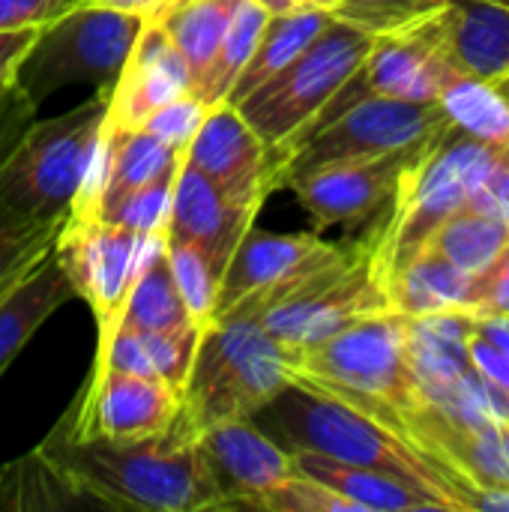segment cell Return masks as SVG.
<instances>
[{
	"label": "cell",
	"mask_w": 509,
	"mask_h": 512,
	"mask_svg": "<svg viewBox=\"0 0 509 512\" xmlns=\"http://www.w3.org/2000/svg\"><path fill=\"white\" fill-rule=\"evenodd\" d=\"M36 456L78 501L144 512L228 510L183 417L141 441H78L57 426Z\"/></svg>",
	"instance_id": "1"
},
{
	"label": "cell",
	"mask_w": 509,
	"mask_h": 512,
	"mask_svg": "<svg viewBox=\"0 0 509 512\" xmlns=\"http://www.w3.org/2000/svg\"><path fill=\"white\" fill-rule=\"evenodd\" d=\"M408 315L381 312L306 348L288 351V381L333 396L414 441L423 396L411 369Z\"/></svg>",
	"instance_id": "2"
},
{
	"label": "cell",
	"mask_w": 509,
	"mask_h": 512,
	"mask_svg": "<svg viewBox=\"0 0 509 512\" xmlns=\"http://www.w3.org/2000/svg\"><path fill=\"white\" fill-rule=\"evenodd\" d=\"M258 417H267L276 435L288 441V450L300 447L336 462L390 474L444 501L450 510L468 512L459 480L441 462L399 432L333 396L288 384Z\"/></svg>",
	"instance_id": "3"
},
{
	"label": "cell",
	"mask_w": 509,
	"mask_h": 512,
	"mask_svg": "<svg viewBox=\"0 0 509 512\" xmlns=\"http://www.w3.org/2000/svg\"><path fill=\"white\" fill-rule=\"evenodd\" d=\"M492 165L495 150L456 126L441 129L414 153L384 207V222L369 234L372 261L384 288L426 246L438 225L474 198Z\"/></svg>",
	"instance_id": "4"
},
{
	"label": "cell",
	"mask_w": 509,
	"mask_h": 512,
	"mask_svg": "<svg viewBox=\"0 0 509 512\" xmlns=\"http://www.w3.org/2000/svg\"><path fill=\"white\" fill-rule=\"evenodd\" d=\"M288 384L285 345L258 315L234 309L201 330L180 417L195 435L225 420H255Z\"/></svg>",
	"instance_id": "5"
},
{
	"label": "cell",
	"mask_w": 509,
	"mask_h": 512,
	"mask_svg": "<svg viewBox=\"0 0 509 512\" xmlns=\"http://www.w3.org/2000/svg\"><path fill=\"white\" fill-rule=\"evenodd\" d=\"M111 90H96L60 117L33 120L18 135L0 159V198L9 207L33 219L69 216L105 135Z\"/></svg>",
	"instance_id": "6"
},
{
	"label": "cell",
	"mask_w": 509,
	"mask_h": 512,
	"mask_svg": "<svg viewBox=\"0 0 509 512\" xmlns=\"http://www.w3.org/2000/svg\"><path fill=\"white\" fill-rule=\"evenodd\" d=\"M234 309L258 315L285 348L318 345L363 318L393 312L390 294L372 261L369 237L363 243H345L330 261L267 297H246Z\"/></svg>",
	"instance_id": "7"
},
{
	"label": "cell",
	"mask_w": 509,
	"mask_h": 512,
	"mask_svg": "<svg viewBox=\"0 0 509 512\" xmlns=\"http://www.w3.org/2000/svg\"><path fill=\"white\" fill-rule=\"evenodd\" d=\"M375 36L330 18V24L270 81L237 102L240 114L264 138L270 153L294 144L345 87L372 51Z\"/></svg>",
	"instance_id": "8"
},
{
	"label": "cell",
	"mask_w": 509,
	"mask_h": 512,
	"mask_svg": "<svg viewBox=\"0 0 509 512\" xmlns=\"http://www.w3.org/2000/svg\"><path fill=\"white\" fill-rule=\"evenodd\" d=\"M144 18L147 15L102 9L93 3L69 9L39 27L12 78L33 105L72 84H90L96 90L114 87Z\"/></svg>",
	"instance_id": "9"
},
{
	"label": "cell",
	"mask_w": 509,
	"mask_h": 512,
	"mask_svg": "<svg viewBox=\"0 0 509 512\" xmlns=\"http://www.w3.org/2000/svg\"><path fill=\"white\" fill-rule=\"evenodd\" d=\"M453 126L438 102H414L393 96H363L333 114L324 126L312 129L288 150L273 156L276 189L288 177L357 156H381L396 150H411Z\"/></svg>",
	"instance_id": "10"
},
{
	"label": "cell",
	"mask_w": 509,
	"mask_h": 512,
	"mask_svg": "<svg viewBox=\"0 0 509 512\" xmlns=\"http://www.w3.org/2000/svg\"><path fill=\"white\" fill-rule=\"evenodd\" d=\"M150 237L87 213H69L60 225L51 252L72 297L84 300L96 318V345L117 333Z\"/></svg>",
	"instance_id": "11"
},
{
	"label": "cell",
	"mask_w": 509,
	"mask_h": 512,
	"mask_svg": "<svg viewBox=\"0 0 509 512\" xmlns=\"http://www.w3.org/2000/svg\"><path fill=\"white\" fill-rule=\"evenodd\" d=\"M183 411V393L156 378L93 363L81 399L60 429L78 441H141L165 432Z\"/></svg>",
	"instance_id": "12"
},
{
	"label": "cell",
	"mask_w": 509,
	"mask_h": 512,
	"mask_svg": "<svg viewBox=\"0 0 509 512\" xmlns=\"http://www.w3.org/2000/svg\"><path fill=\"white\" fill-rule=\"evenodd\" d=\"M420 147L327 162L288 177L285 186L294 189L318 228H330L339 222H366L390 204L405 165Z\"/></svg>",
	"instance_id": "13"
},
{
	"label": "cell",
	"mask_w": 509,
	"mask_h": 512,
	"mask_svg": "<svg viewBox=\"0 0 509 512\" xmlns=\"http://www.w3.org/2000/svg\"><path fill=\"white\" fill-rule=\"evenodd\" d=\"M183 156L240 204L261 210L264 198L276 189L270 147L231 102L207 108Z\"/></svg>",
	"instance_id": "14"
},
{
	"label": "cell",
	"mask_w": 509,
	"mask_h": 512,
	"mask_svg": "<svg viewBox=\"0 0 509 512\" xmlns=\"http://www.w3.org/2000/svg\"><path fill=\"white\" fill-rule=\"evenodd\" d=\"M204 462L228 510H258L261 501L294 471L282 450L252 420H225L198 432Z\"/></svg>",
	"instance_id": "15"
},
{
	"label": "cell",
	"mask_w": 509,
	"mask_h": 512,
	"mask_svg": "<svg viewBox=\"0 0 509 512\" xmlns=\"http://www.w3.org/2000/svg\"><path fill=\"white\" fill-rule=\"evenodd\" d=\"M345 243H327L312 231L303 234H270L249 228L237 243L216 294L213 318L231 312L246 297H267L312 267L330 261Z\"/></svg>",
	"instance_id": "16"
},
{
	"label": "cell",
	"mask_w": 509,
	"mask_h": 512,
	"mask_svg": "<svg viewBox=\"0 0 509 512\" xmlns=\"http://www.w3.org/2000/svg\"><path fill=\"white\" fill-rule=\"evenodd\" d=\"M180 93H192L189 66L165 27L147 15L135 48L111 90L108 126L120 132L141 129L150 114H156Z\"/></svg>",
	"instance_id": "17"
},
{
	"label": "cell",
	"mask_w": 509,
	"mask_h": 512,
	"mask_svg": "<svg viewBox=\"0 0 509 512\" xmlns=\"http://www.w3.org/2000/svg\"><path fill=\"white\" fill-rule=\"evenodd\" d=\"M258 207L240 204L225 195L207 174H201L186 156L180 159L171 207L165 219V237L195 243L207 252L219 273H225L237 243L252 228Z\"/></svg>",
	"instance_id": "18"
},
{
	"label": "cell",
	"mask_w": 509,
	"mask_h": 512,
	"mask_svg": "<svg viewBox=\"0 0 509 512\" xmlns=\"http://www.w3.org/2000/svg\"><path fill=\"white\" fill-rule=\"evenodd\" d=\"M435 33L450 69L486 81L509 72V6L501 0H447Z\"/></svg>",
	"instance_id": "19"
},
{
	"label": "cell",
	"mask_w": 509,
	"mask_h": 512,
	"mask_svg": "<svg viewBox=\"0 0 509 512\" xmlns=\"http://www.w3.org/2000/svg\"><path fill=\"white\" fill-rule=\"evenodd\" d=\"M69 300V279L63 276L51 249L15 279L0 285V375L33 339V333Z\"/></svg>",
	"instance_id": "20"
},
{
	"label": "cell",
	"mask_w": 509,
	"mask_h": 512,
	"mask_svg": "<svg viewBox=\"0 0 509 512\" xmlns=\"http://www.w3.org/2000/svg\"><path fill=\"white\" fill-rule=\"evenodd\" d=\"M291 453V465L330 486L333 492L345 495L348 501H354L363 512H423V510H438L447 512L450 507L432 495H426L423 489L396 480L390 474L372 471V468H360V465H348V462H336L330 456L312 453V450H288Z\"/></svg>",
	"instance_id": "21"
},
{
	"label": "cell",
	"mask_w": 509,
	"mask_h": 512,
	"mask_svg": "<svg viewBox=\"0 0 509 512\" xmlns=\"http://www.w3.org/2000/svg\"><path fill=\"white\" fill-rule=\"evenodd\" d=\"M474 291H477V276L456 270L450 261L438 258L429 249H420L387 282L393 312L408 318H423L438 312H471Z\"/></svg>",
	"instance_id": "22"
},
{
	"label": "cell",
	"mask_w": 509,
	"mask_h": 512,
	"mask_svg": "<svg viewBox=\"0 0 509 512\" xmlns=\"http://www.w3.org/2000/svg\"><path fill=\"white\" fill-rule=\"evenodd\" d=\"M105 132H108V138H105V168H102V189H99L93 216H105L129 192L150 183L153 177H159L162 171L174 168L183 159V153L171 150L168 144H162L147 129L120 132V129L105 126Z\"/></svg>",
	"instance_id": "23"
},
{
	"label": "cell",
	"mask_w": 509,
	"mask_h": 512,
	"mask_svg": "<svg viewBox=\"0 0 509 512\" xmlns=\"http://www.w3.org/2000/svg\"><path fill=\"white\" fill-rule=\"evenodd\" d=\"M327 9H294V12H270L264 21V30L255 42V51L243 72L237 75L231 93L225 102L237 105L246 99L252 90H258L264 81H270L276 72H282L327 24H330Z\"/></svg>",
	"instance_id": "24"
},
{
	"label": "cell",
	"mask_w": 509,
	"mask_h": 512,
	"mask_svg": "<svg viewBox=\"0 0 509 512\" xmlns=\"http://www.w3.org/2000/svg\"><path fill=\"white\" fill-rule=\"evenodd\" d=\"M243 0H180L150 18H156L177 51L183 54L189 75H192V93L201 90L216 51L237 15Z\"/></svg>",
	"instance_id": "25"
},
{
	"label": "cell",
	"mask_w": 509,
	"mask_h": 512,
	"mask_svg": "<svg viewBox=\"0 0 509 512\" xmlns=\"http://www.w3.org/2000/svg\"><path fill=\"white\" fill-rule=\"evenodd\" d=\"M123 327L141 330V333H156V330H183V327H198L177 291L174 273L165 258V231H156L150 237L144 264L138 270V279L132 285V294L126 300L123 312ZM204 330V327H201Z\"/></svg>",
	"instance_id": "26"
},
{
	"label": "cell",
	"mask_w": 509,
	"mask_h": 512,
	"mask_svg": "<svg viewBox=\"0 0 509 512\" xmlns=\"http://www.w3.org/2000/svg\"><path fill=\"white\" fill-rule=\"evenodd\" d=\"M509 246V219L465 204L426 240L423 249L450 261L468 276H480Z\"/></svg>",
	"instance_id": "27"
},
{
	"label": "cell",
	"mask_w": 509,
	"mask_h": 512,
	"mask_svg": "<svg viewBox=\"0 0 509 512\" xmlns=\"http://www.w3.org/2000/svg\"><path fill=\"white\" fill-rule=\"evenodd\" d=\"M438 105L447 111L450 123L465 135L489 144L492 150L509 147V102L495 81L450 72L441 87Z\"/></svg>",
	"instance_id": "28"
},
{
	"label": "cell",
	"mask_w": 509,
	"mask_h": 512,
	"mask_svg": "<svg viewBox=\"0 0 509 512\" xmlns=\"http://www.w3.org/2000/svg\"><path fill=\"white\" fill-rule=\"evenodd\" d=\"M267 9L258 3V0H243V6L237 9L219 51H216V60L201 84V90L195 93L207 108L216 105V102H225L237 75L243 72V66L249 63L252 51H255V42L264 30V21H267Z\"/></svg>",
	"instance_id": "29"
},
{
	"label": "cell",
	"mask_w": 509,
	"mask_h": 512,
	"mask_svg": "<svg viewBox=\"0 0 509 512\" xmlns=\"http://www.w3.org/2000/svg\"><path fill=\"white\" fill-rule=\"evenodd\" d=\"M165 258H168L177 291H180L192 321L198 327H207L213 321L222 273L216 270V264L207 258L204 249H198L195 243H186V240L165 237Z\"/></svg>",
	"instance_id": "30"
},
{
	"label": "cell",
	"mask_w": 509,
	"mask_h": 512,
	"mask_svg": "<svg viewBox=\"0 0 509 512\" xmlns=\"http://www.w3.org/2000/svg\"><path fill=\"white\" fill-rule=\"evenodd\" d=\"M63 219H33L0 198V285L15 279L24 267L42 258L60 231Z\"/></svg>",
	"instance_id": "31"
},
{
	"label": "cell",
	"mask_w": 509,
	"mask_h": 512,
	"mask_svg": "<svg viewBox=\"0 0 509 512\" xmlns=\"http://www.w3.org/2000/svg\"><path fill=\"white\" fill-rule=\"evenodd\" d=\"M447 0H336L333 18L348 21L372 36L396 33L435 15Z\"/></svg>",
	"instance_id": "32"
},
{
	"label": "cell",
	"mask_w": 509,
	"mask_h": 512,
	"mask_svg": "<svg viewBox=\"0 0 509 512\" xmlns=\"http://www.w3.org/2000/svg\"><path fill=\"white\" fill-rule=\"evenodd\" d=\"M177 168L162 171L159 177H153L150 183L138 186L135 192H129L114 210H108L99 219L117 222L135 234H156L165 231V219H168V207H171V192H174V180H177Z\"/></svg>",
	"instance_id": "33"
},
{
	"label": "cell",
	"mask_w": 509,
	"mask_h": 512,
	"mask_svg": "<svg viewBox=\"0 0 509 512\" xmlns=\"http://www.w3.org/2000/svg\"><path fill=\"white\" fill-rule=\"evenodd\" d=\"M465 354L477 375L495 384L509 396V321L507 318H477L471 315Z\"/></svg>",
	"instance_id": "34"
},
{
	"label": "cell",
	"mask_w": 509,
	"mask_h": 512,
	"mask_svg": "<svg viewBox=\"0 0 509 512\" xmlns=\"http://www.w3.org/2000/svg\"><path fill=\"white\" fill-rule=\"evenodd\" d=\"M141 342L150 354V363L156 369V378L165 381L168 387H174L177 393H183L195 351H198V339H201V327H183V330H156V333H141Z\"/></svg>",
	"instance_id": "35"
},
{
	"label": "cell",
	"mask_w": 509,
	"mask_h": 512,
	"mask_svg": "<svg viewBox=\"0 0 509 512\" xmlns=\"http://www.w3.org/2000/svg\"><path fill=\"white\" fill-rule=\"evenodd\" d=\"M264 512H363L345 495L300 474L297 468L261 501Z\"/></svg>",
	"instance_id": "36"
},
{
	"label": "cell",
	"mask_w": 509,
	"mask_h": 512,
	"mask_svg": "<svg viewBox=\"0 0 509 512\" xmlns=\"http://www.w3.org/2000/svg\"><path fill=\"white\" fill-rule=\"evenodd\" d=\"M204 114H207V105L195 93H180L177 99H171L168 105H162L156 114H150L141 129H147L150 135H156L171 150L186 153V147L195 138Z\"/></svg>",
	"instance_id": "37"
},
{
	"label": "cell",
	"mask_w": 509,
	"mask_h": 512,
	"mask_svg": "<svg viewBox=\"0 0 509 512\" xmlns=\"http://www.w3.org/2000/svg\"><path fill=\"white\" fill-rule=\"evenodd\" d=\"M477 318H509V246L477 276L474 306Z\"/></svg>",
	"instance_id": "38"
},
{
	"label": "cell",
	"mask_w": 509,
	"mask_h": 512,
	"mask_svg": "<svg viewBox=\"0 0 509 512\" xmlns=\"http://www.w3.org/2000/svg\"><path fill=\"white\" fill-rule=\"evenodd\" d=\"M87 0H0V30L42 27Z\"/></svg>",
	"instance_id": "39"
},
{
	"label": "cell",
	"mask_w": 509,
	"mask_h": 512,
	"mask_svg": "<svg viewBox=\"0 0 509 512\" xmlns=\"http://www.w3.org/2000/svg\"><path fill=\"white\" fill-rule=\"evenodd\" d=\"M33 114H36V105L15 84V78L0 81V159L18 141V135L33 123Z\"/></svg>",
	"instance_id": "40"
},
{
	"label": "cell",
	"mask_w": 509,
	"mask_h": 512,
	"mask_svg": "<svg viewBox=\"0 0 509 512\" xmlns=\"http://www.w3.org/2000/svg\"><path fill=\"white\" fill-rule=\"evenodd\" d=\"M39 27H21V30H0V81L12 78L21 57L33 45Z\"/></svg>",
	"instance_id": "41"
},
{
	"label": "cell",
	"mask_w": 509,
	"mask_h": 512,
	"mask_svg": "<svg viewBox=\"0 0 509 512\" xmlns=\"http://www.w3.org/2000/svg\"><path fill=\"white\" fill-rule=\"evenodd\" d=\"M468 507L477 512H509V486H486L474 489Z\"/></svg>",
	"instance_id": "42"
},
{
	"label": "cell",
	"mask_w": 509,
	"mask_h": 512,
	"mask_svg": "<svg viewBox=\"0 0 509 512\" xmlns=\"http://www.w3.org/2000/svg\"><path fill=\"white\" fill-rule=\"evenodd\" d=\"M267 12H294V9H333L336 0H258Z\"/></svg>",
	"instance_id": "43"
},
{
	"label": "cell",
	"mask_w": 509,
	"mask_h": 512,
	"mask_svg": "<svg viewBox=\"0 0 509 512\" xmlns=\"http://www.w3.org/2000/svg\"><path fill=\"white\" fill-rule=\"evenodd\" d=\"M87 3L117 12H138V15H150L159 6V0H87Z\"/></svg>",
	"instance_id": "44"
},
{
	"label": "cell",
	"mask_w": 509,
	"mask_h": 512,
	"mask_svg": "<svg viewBox=\"0 0 509 512\" xmlns=\"http://www.w3.org/2000/svg\"><path fill=\"white\" fill-rule=\"evenodd\" d=\"M495 87H498V90H501V93L507 96V102H509V72H507V75H501V78L495 81Z\"/></svg>",
	"instance_id": "45"
}]
</instances>
